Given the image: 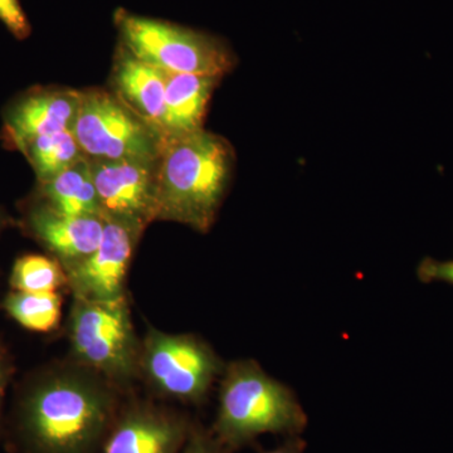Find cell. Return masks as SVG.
I'll return each instance as SVG.
<instances>
[{
  "mask_svg": "<svg viewBox=\"0 0 453 453\" xmlns=\"http://www.w3.org/2000/svg\"><path fill=\"white\" fill-rule=\"evenodd\" d=\"M234 162L232 145L204 129L164 139L157 162V219L207 232L231 181Z\"/></svg>",
  "mask_w": 453,
  "mask_h": 453,
  "instance_id": "6da1fadb",
  "label": "cell"
},
{
  "mask_svg": "<svg viewBox=\"0 0 453 453\" xmlns=\"http://www.w3.org/2000/svg\"><path fill=\"white\" fill-rule=\"evenodd\" d=\"M308 417L296 395L255 362H237L226 371L220 389L216 431L220 442L240 447L265 434L296 437Z\"/></svg>",
  "mask_w": 453,
  "mask_h": 453,
  "instance_id": "7a4b0ae2",
  "label": "cell"
},
{
  "mask_svg": "<svg viewBox=\"0 0 453 453\" xmlns=\"http://www.w3.org/2000/svg\"><path fill=\"white\" fill-rule=\"evenodd\" d=\"M107 418L109 403L100 390L61 378L29 396L23 429L37 453H86L103 434Z\"/></svg>",
  "mask_w": 453,
  "mask_h": 453,
  "instance_id": "3957f363",
  "label": "cell"
},
{
  "mask_svg": "<svg viewBox=\"0 0 453 453\" xmlns=\"http://www.w3.org/2000/svg\"><path fill=\"white\" fill-rule=\"evenodd\" d=\"M120 44L134 56L166 73L223 77L234 70V50L216 35L118 9Z\"/></svg>",
  "mask_w": 453,
  "mask_h": 453,
  "instance_id": "277c9868",
  "label": "cell"
},
{
  "mask_svg": "<svg viewBox=\"0 0 453 453\" xmlns=\"http://www.w3.org/2000/svg\"><path fill=\"white\" fill-rule=\"evenodd\" d=\"M71 133L91 160L154 163L164 142L159 130L105 89L81 91Z\"/></svg>",
  "mask_w": 453,
  "mask_h": 453,
  "instance_id": "5b68a950",
  "label": "cell"
},
{
  "mask_svg": "<svg viewBox=\"0 0 453 453\" xmlns=\"http://www.w3.org/2000/svg\"><path fill=\"white\" fill-rule=\"evenodd\" d=\"M71 340L86 365L113 378L129 377L135 366V338L124 296L111 300L76 297Z\"/></svg>",
  "mask_w": 453,
  "mask_h": 453,
  "instance_id": "8992f818",
  "label": "cell"
},
{
  "mask_svg": "<svg viewBox=\"0 0 453 453\" xmlns=\"http://www.w3.org/2000/svg\"><path fill=\"white\" fill-rule=\"evenodd\" d=\"M144 366L150 380L166 395L199 401L220 371V362L207 345L190 336L153 332L145 344Z\"/></svg>",
  "mask_w": 453,
  "mask_h": 453,
  "instance_id": "52a82bcc",
  "label": "cell"
},
{
  "mask_svg": "<svg viewBox=\"0 0 453 453\" xmlns=\"http://www.w3.org/2000/svg\"><path fill=\"white\" fill-rule=\"evenodd\" d=\"M89 160L103 219L144 229L157 219V162Z\"/></svg>",
  "mask_w": 453,
  "mask_h": 453,
  "instance_id": "ba28073f",
  "label": "cell"
},
{
  "mask_svg": "<svg viewBox=\"0 0 453 453\" xmlns=\"http://www.w3.org/2000/svg\"><path fill=\"white\" fill-rule=\"evenodd\" d=\"M96 251L81 262L65 266L76 297L111 300L122 296L125 275L142 229L107 219Z\"/></svg>",
  "mask_w": 453,
  "mask_h": 453,
  "instance_id": "9c48e42d",
  "label": "cell"
},
{
  "mask_svg": "<svg viewBox=\"0 0 453 453\" xmlns=\"http://www.w3.org/2000/svg\"><path fill=\"white\" fill-rule=\"evenodd\" d=\"M81 101L77 89H46L18 101L8 113L7 131L22 150L40 136L71 130Z\"/></svg>",
  "mask_w": 453,
  "mask_h": 453,
  "instance_id": "30bf717a",
  "label": "cell"
},
{
  "mask_svg": "<svg viewBox=\"0 0 453 453\" xmlns=\"http://www.w3.org/2000/svg\"><path fill=\"white\" fill-rule=\"evenodd\" d=\"M112 83L113 94L163 134L165 71L145 64L120 44L113 64Z\"/></svg>",
  "mask_w": 453,
  "mask_h": 453,
  "instance_id": "8fae6325",
  "label": "cell"
},
{
  "mask_svg": "<svg viewBox=\"0 0 453 453\" xmlns=\"http://www.w3.org/2000/svg\"><path fill=\"white\" fill-rule=\"evenodd\" d=\"M105 220L101 216H67L41 207L31 214V226L42 242L64 261L65 266L81 262L101 243Z\"/></svg>",
  "mask_w": 453,
  "mask_h": 453,
  "instance_id": "7c38bea8",
  "label": "cell"
},
{
  "mask_svg": "<svg viewBox=\"0 0 453 453\" xmlns=\"http://www.w3.org/2000/svg\"><path fill=\"white\" fill-rule=\"evenodd\" d=\"M220 77L165 71V110L163 135H188L203 129L205 113Z\"/></svg>",
  "mask_w": 453,
  "mask_h": 453,
  "instance_id": "4fadbf2b",
  "label": "cell"
},
{
  "mask_svg": "<svg viewBox=\"0 0 453 453\" xmlns=\"http://www.w3.org/2000/svg\"><path fill=\"white\" fill-rule=\"evenodd\" d=\"M183 438L180 423L159 414L136 412L113 429L104 453H177Z\"/></svg>",
  "mask_w": 453,
  "mask_h": 453,
  "instance_id": "5bb4252c",
  "label": "cell"
},
{
  "mask_svg": "<svg viewBox=\"0 0 453 453\" xmlns=\"http://www.w3.org/2000/svg\"><path fill=\"white\" fill-rule=\"evenodd\" d=\"M47 207L67 216H100V203L88 157L42 183Z\"/></svg>",
  "mask_w": 453,
  "mask_h": 453,
  "instance_id": "9a60e30c",
  "label": "cell"
},
{
  "mask_svg": "<svg viewBox=\"0 0 453 453\" xmlns=\"http://www.w3.org/2000/svg\"><path fill=\"white\" fill-rule=\"evenodd\" d=\"M22 151H25L41 183L50 180L86 157L71 130L40 136L23 146Z\"/></svg>",
  "mask_w": 453,
  "mask_h": 453,
  "instance_id": "2e32d148",
  "label": "cell"
},
{
  "mask_svg": "<svg viewBox=\"0 0 453 453\" xmlns=\"http://www.w3.org/2000/svg\"><path fill=\"white\" fill-rule=\"evenodd\" d=\"M5 309L12 318L29 330H52L61 316V297L56 292H22L9 295Z\"/></svg>",
  "mask_w": 453,
  "mask_h": 453,
  "instance_id": "e0dca14e",
  "label": "cell"
},
{
  "mask_svg": "<svg viewBox=\"0 0 453 453\" xmlns=\"http://www.w3.org/2000/svg\"><path fill=\"white\" fill-rule=\"evenodd\" d=\"M65 282L67 275L61 266L43 256L18 259L12 273V286L22 292H55Z\"/></svg>",
  "mask_w": 453,
  "mask_h": 453,
  "instance_id": "ac0fdd59",
  "label": "cell"
},
{
  "mask_svg": "<svg viewBox=\"0 0 453 453\" xmlns=\"http://www.w3.org/2000/svg\"><path fill=\"white\" fill-rule=\"evenodd\" d=\"M0 20L18 40H25L31 35V25L19 0H0Z\"/></svg>",
  "mask_w": 453,
  "mask_h": 453,
  "instance_id": "d6986e66",
  "label": "cell"
},
{
  "mask_svg": "<svg viewBox=\"0 0 453 453\" xmlns=\"http://www.w3.org/2000/svg\"><path fill=\"white\" fill-rule=\"evenodd\" d=\"M417 273L423 282H445L453 285V259L452 261L423 259Z\"/></svg>",
  "mask_w": 453,
  "mask_h": 453,
  "instance_id": "ffe728a7",
  "label": "cell"
},
{
  "mask_svg": "<svg viewBox=\"0 0 453 453\" xmlns=\"http://www.w3.org/2000/svg\"><path fill=\"white\" fill-rule=\"evenodd\" d=\"M186 453H223L220 447L202 432H196Z\"/></svg>",
  "mask_w": 453,
  "mask_h": 453,
  "instance_id": "44dd1931",
  "label": "cell"
},
{
  "mask_svg": "<svg viewBox=\"0 0 453 453\" xmlns=\"http://www.w3.org/2000/svg\"><path fill=\"white\" fill-rule=\"evenodd\" d=\"M303 449H305V442L299 436H296L288 437L283 445L264 453H303Z\"/></svg>",
  "mask_w": 453,
  "mask_h": 453,
  "instance_id": "7402d4cb",
  "label": "cell"
},
{
  "mask_svg": "<svg viewBox=\"0 0 453 453\" xmlns=\"http://www.w3.org/2000/svg\"><path fill=\"white\" fill-rule=\"evenodd\" d=\"M8 380L7 363L0 356V407H2L3 395H4L5 384Z\"/></svg>",
  "mask_w": 453,
  "mask_h": 453,
  "instance_id": "603a6c76",
  "label": "cell"
}]
</instances>
